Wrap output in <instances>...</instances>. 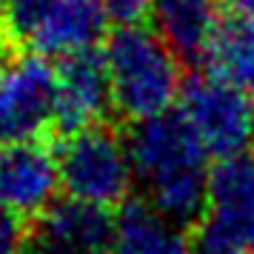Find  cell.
I'll use <instances>...</instances> for the list:
<instances>
[{"label": "cell", "mask_w": 254, "mask_h": 254, "mask_svg": "<svg viewBox=\"0 0 254 254\" xmlns=\"http://www.w3.org/2000/svg\"><path fill=\"white\" fill-rule=\"evenodd\" d=\"M12 66V55H9V40L0 35V80H3V74L9 71Z\"/></svg>", "instance_id": "obj_17"}, {"label": "cell", "mask_w": 254, "mask_h": 254, "mask_svg": "<svg viewBox=\"0 0 254 254\" xmlns=\"http://www.w3.org/2000/svg\"><path fill=\"white\" fill-rule=\"evenodd\" d=\"M3 6H6V0H0V14H3Z\"/></svg>", "instance_id": "obj_18"}, {"label": "cell", "mask_w": 254, "mask_h": 254, "mask_svg": "<svg viewBox=\"0 0 254 254\" xmlns=\"http://www.w3.org/2000/svg\"><path fill=\"white\" fill-rule=\"evenodd\" d=\"M112 254H194V246L180 223L149 203H126L115 220Z\"/></svg>", "instance_id": "obj_12"}, {"label": "cell", "mask_w": 254, "mask_h": 254, "mask_svg": "<svg viewBox=\"0 0 254 254\" xmlns=\"http://www.w3.org/2000/svg\"><path fill=\"white\" fill-rule=\"evenodd\" d=\"M112 106L131 123L166 115L180 94V58L157 32L117 29L103 49Z\"/></svg>", "instance_id": "obj_2"}, {"label": "cell", "mask_w": 254, "mask_h": 254, "mask_svg": "<svg viewBox=\"0 0 254 254\" xmlns=\"http://www.w3.org/2000/svg\"><path fill=\"white\" fill-rule=\"evenodd\" d=\"M128 154L146 203L174 223L203 217L208 200V151L183 115H157L134 123Z\"/></svg>", "instance_id": "obj_1"}, {"label": "cell", "mask_w": 254, "mask_h": 254, "mask_svg": "<svg viewBox=\"0 0 254 254\" xmlns=\"http://www.w3.org/2000/svg\"><path fill=\"white\" fill-rule=\"evenodd\" d=\"M60 183L69 197L112 208L123 203L134 183L128 140L109 126L71 131L58 151Z\"/></svg>", "instance_id": "obj_3"}, {"label": "cell", "mask_w": 254, "mask_h": 254, "mask_svg": "<svg viewBox=\"0 0 254 254\" xmlns=\"http://www.w3.org/2000/svg\"><path fill=\"white\" fill-rule=\"evenodd\" d=\"M58 69L43 55L12 60L0 80V143L37 140L55 123Z\"/></svg>", "instance_id": "obj_6"}, {"label": "cell", "mask_w": 254, "mask_h": 254, "mask_svg": "<svg viewBox=\"0 0 254 254\" xmlns=\"http://www.w3.org/2000/svg\"><path fill=\"white\" fill-rule=\"evenodd\" d=\"M180 115L208 157L229 160L254 149V92L214 71L197 74L183 86Z\"/></svg>", "instance_id": "obj_4"}, {"label": "cell", "mask_w": 254, "mask_h": 254, "mask_svg": "<svg viewBox=\"0 0 254 254\" xmlns=\"http://www.w3.org/2000/svg\"><path fill=\"white\" fill-rule=\"evenodd\" d=\"M243 254H254V249H249V252H243Z\"/></svg>", "instance_id": "obj_19"}, {"label": "cell", "mask_w": 254, "mask_h": 254, "mask_svg": "<svg viewBox=\"0 0 254 254\" xmlns=\"http://www.w3.org/2000/svg\"><path fill=\"white\" fill-rule=\"evenodd\" d=\"M109 106H112V89L103 55L92 49L83 55L63 58L55 92V126L66 134L97 126Z\"/></svg>", "instance_id": "obj_9"}, {"label": "cell", "mask_w": 254, "mask_h": 254, "mask_svg": "<svg viewBox=\"0 0 254 254\" xmlns=\"http://www.w3.org/2000/svg\"><path fill=\"white\" fill-rule=\"evenodd\" d=\"M206 63L214 74L254 92V0H231Z\"/></svg>", "instance_id": "obj_13"}, {"label": "cell", "mask_w": 254, "mask_h": 254, "mask_svg": "<svg viewBox=\"0 0 254 254\" xmlns=\"http://www.w3.org/2000/svg\"><path fill=\"white\" fill-rule=\"evenodd\" d=\"M58 154L40 140L6 143L0 151V206L14 217H40L60 189Z\"/></svg>", "instance_id": "obj_8"}, {"label": "cell", "mask_w": 254, "mask_h": 254, "mask_svg": "<svg viewBox=\"0 0 254 254\" xmlns=\"http://www.w3.org/2000/svg\"><path fill=\"white\" fill-rule=\"evenodd\" d=\"M115 217L83 200H58L35 217L26 254H112Z\"/></svg>", "instance_id": "obj_7"}, {"label": "cell", "mask_w": 254, "mask_h": 254, "mask_svg": "<svg viewBox=\"0 0 254 254\" xmlns=\"http://www.w3.org/2000/svg\"><path fill=\"white\" fill-rule=\"evenodd\" d=\"M109 17L100 0H55L29 43L43 58H71L97 46Z\"/></svg>", "instance_id": "obj_10"}, {"label": "cell", "mask_w": 254, "mask_h": 254, "mask_svg": "<svg viewBox=\"0 0 254 254\" xmlns=\"http://www.w3.org/2000/svg\"><path fill=\"white\" fill-rule=\"evenodd\" d=\"M194 254H243L254 249V157L217 160L208 174V200Z\"/></svg>", "instance_id": "obj_5"}, {"label": "cell", "mask_w": 254, "mask_h": 254, "mask_svg": "<svg viewBox=\"0 0 254 254\" xmlns=\"http://www.w3.org/2000/svg\"><path fill=\"white\" fill-rule=\"evenodd\" d=\"M0 254H26V234L9 211H0Z\"/></svg>", "instance_id": "obj_16"}, {"label": "cell", "mask_w": 254, "mask_h": 254, "mask_svg": "<svg viewBox=\"0 0 254 254\" xmlns=\"http://www.w3.org/2000/svg\"><path fill=\"white\" fill-rule=\"evenodd\" d=\"M55 0H6L3 6V35L14 40H29L35 29L43 23Z\"/></svg>", "instance_id": "obj_14"}, {"label": "cell", "mask_w": 254, "mask_h": 254, "mask_svg": "<svg viewBox=\"0 0 254 254\" xmlns=\"http://www.w3.org/2000/svg\"><path fill=\"white\" fill-rule=\"evenodd\" d=\"M151 20L177 58L206 60L223 17L217 0H154Z\"/></svg>", "instance_id": "obj_11"}, {"label": "cell", "mask_w": 254, "mask_h": 254, "mask_svg": "<svg viewBox=\"0 0 254 254\" xmlns=\"http://www.w3.org/2000/svg\"><path fill=\"white\" fill-rule=\"evenodd\" d=\"M100 3H103L106 17L117 29L143 26V20L151 17V9H154V0H100Z\"/></svg>", "instance_id": "obj_15"}]
</instances>
